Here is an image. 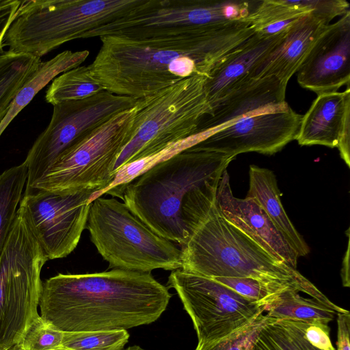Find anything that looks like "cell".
I'll use <instances>...</instances> for the list:
<instances>
[{"label":"cell","mask_w":350,"mask_h":350,"mask_svg":"<svg viewBox=\"0 0 350 350\" xmlns=\"http://www.w3.org/2000/svg\"><path fill=\"white\" fill-rule=\"evenodd\" d=\"M19 0H0V53L3 52V37L21 5Z\"/></svg>","instance_id":"cell-34"},{"label":"cell","mask_w":350,"mask_h":350,"mask_svg":"<svg viewBox=\"0 0 350 350\" xmlns=\"http://www.w3.org/2000/svg\"><path fill=\"white\" fill-rule=\"evenodd\" d=\"M89 53L87 50L64 51L48 61L42 62L33 76L16 94L1 121L0 137L14 118L43 88L60 74L79 66Z\"/></svg>","instance_id":"cell-22"},{"label":"cell","mask_w":350,"mask_h":350,"mask_svg":"<svg viewBox=\"0 0 350 350\" xmlns=\"http://www.w3.org/2000/svg\"><path fill=\"white\" fill-rule=\"evenodd\" d=\"M212 279L263 308L276 293L283 291L252 278L216 277Z\"/></svg>","instance_id":"cell-32"},{"label":"cell","mask_w":350,"mask_h":350,"mask_svg":"<svg viewBox=\"0 0 350 350\" xmlns=\"http://www.w3.org/2000/svg\"><path fill=\"white\" fill-rule=\"evenodd\" d=\"M301 117L288 105L243 118L213 131L195 146L235 157L250 152L273 154L296 139Z\"/></svg>","instance_id":"cell-14"},{"label":"cell","mask_w":350,"mask_h":350,"mask_svg":"<svg viewBox=\"0 0 350 350\" xmlns=\"http://www.w3.org/2000/svg\"><path fill=\"white\" fill-rule=\"evenodd\" d=\"M96 191L25 189L19 207L48 260L64 258L76 248L86 227L90 198Z\"/></svg>","instance_id":"cell-12"},{"label":"cell","mask_w":350,"mask_h":350,"mask_svg":"<svg viewBox=\"0 0 350 350\" xmlns=\"http://www.w3.org/2000/svg\"><path fill=\"white\" fill-rule=\"evenodd\" d=\"M139 99L104 90L53 105L49 125L24 161L27 167L25 188L41 179L65 150L117 114L135 107Z\"/></svg>","instance_id":"cell-10"},{"label":"cell","mask_w":350,"mask_h":350,"mask_svg":"<svg viewBox=\"0 0 350 350\" xmlns=\"http://www.w3.org/2000/svg\"><path fill=\"white\" fill-rule=\"evenodd\" d=\"M286 85L275 77L247 78L213 107L198 132H213L243 118L287 107Z\"/></svg>","instance_id":"cell-17"},{"label":"cell","mask_w":350,"mask_h":350,"mask_svg":"<svg viewBox=\"0 0 350 350\" xmlns=\"http://www.w3.org/2000/svg\"><path fill=\"white\" fill-rule=\"evenodd\" d=\"M217 185L209 191L189 237L181 246L180 269L208 278H252L331 304L297 269L273 258L223 216L216 200Z\"/></svg>","instance_id":"cell-4"},{"label":"cell","mask_w":350,"mask_h":350,"mask_svg":"<svg viewBox=\"0 0 350 350\" xmlns=\"http://www.w3.org/2000/svg\"><path fill=\"white\" fill-rule=\"evenodd\" d=\"M246 197L252 198L261 206L298 257L309 254L308 244L282 206L276 178L271 170L254 165L250 166L249 189Z\"/></svg>","instance_id":"cell-21"},{"label":"cell","mask_w":350,"mask_h":350,"mask_svg":"<svg viewBox=\"0 0 350 350\" xmlns=\"http://www.w3.org/2000/svg\"><path fill=\"white\" fill-rule=\"evenodd\" d=\"M349 245L348 243L347 250L346 252V254L344 257L342 267L341 269V276L342 280V284L345 287H349L350 286V280H349Z\"/></svg>","instance_id":"cell-37"},{"label":"cell","mask_w":350,"mask_h":350,"mask_svg":"<svg viewBox=\"0 0 350 350\" xmlns=\"http://www.w3.org/2000/svg\"><path fill=\"white\" fill-rule=\"evenodd\" d=\"M144 0L21 1L2 42L9 51L41 58L57 46L85 38L118 20Z\"/></svg>","instance_id":"cell-5"},{"label":"cell","mask_w":350,"mask_h":350,"mask_svg":"<svg viewBox=\"0 0 350 350\" xmlns=\"http://www.w3.org/2000/svg\"><path fill=\"white\" fill-rule=\"evenodd\" d=\"M27 180L25 161L0 174V256L16 217Z\"/></svg>","instance_id":"cell-27"},{"label":"cell","mask_w":350,"mask_h":350,"mask_svg":"<svg viewBox=\"0 0 350 350\" xmlns=\"http://www.w3.org/2000/svg\"><path fill=\"white\" fill-rule=\"evenodd\" d=\"M216 200L223 216L278 260L297 267L298 256L261 206L250 197L234 196L226 170L217 187Z\"/></svg>","instance_id":"cell-16"},{"label":"cell","mask_w":350,"mask_h":350,"mask_svg":"<svg viewBox=\"0 0 350 350\" xmlns=\"http://www.w3.org/2000/svg\"><path fill=\"white\" fill-rule=\"evenodd\" d=\"M347 311L334 303L327 304L312 297H303L292 288H286L276 293L264 308V312H266L265 314L269 317L327 324L338 313Z\"/></svg>","instance_id":"cell-23"},{"label":"cell","mask_w":350,"mask_h":350,"mask_svg":"<svg viewBox=\"0 0 350 350\" xmlns=\"http://www.w3.org/2000/svg\"><path fill=\"white\" fill-rule=\"evenodd\" d=\"M123 350H146V349H143L142 347H141L138 345H133V346H130L129 347H126V348L124 349Z\"/></svg>","instance_id":"cell-38"},{"label":"cell","mask_w":350,"mask_h":350,"mask_svg":"<svg viewBox=\"0 0 350 350\" xmlns=\"http://www.w3.org/2000/svg\"><path fill=\"white\" fill-rule=\"evenodd\" d=\"M337 317L338 334L336 350H350V313L347 310L343 313H338Z\"/></svg>","instance_id":"cell-35"},{"label":"cell","mask_w":350,"mask_h":350,"mask_svg":"<svg viewBox=\"0 0 350 350\" xmlns=\"http://www.w3.org/2000/svg\"><path fill=\"white\" fill-rule=\"evenodd\" d=\"M170 298L150 273H59L42 284L40 316L63 332L126 329L156 321Z\"/></svg>","instance_id":"cell-2"},{"label":"cell","mask_w":350,"mask_h":350,"mask_svg":"<svg viewBox=\"0 0 350 350\" xmlns=\"http://www.w3.org/2000/svg\"><path fill=\"white\" fill-rule=\"evenodd\" d=\"M167 283L191 317L198 343L223 340L264 313L263 307L212 278L178 269L172 271Z\"/></svg>","instance_id":"cell-11"},{"label":"cell","mask_w":350,"mask_h":350,"mask_svg":"<svg viewBox=\"0 0 350 350\" xmlns=\"http://www.w3.org/2000/svg\"><path fill=\"white\" fill-rule=\"evenodd\" d=\"M329 23L327 19L311 13L301 17L284 32L279 42L254 66L250 78L275 77L287 85Z\"/></svg>","instance_id":"cell-18"},{"label":"cell","mask_w":350,"mask_h":350,"mask_svg":"<svg viewBox=\"0 0 350 350\" xmlns=\"http://www.w3.org/2000/svg\"><path fill=\"white\" fill-rule=\"evenodd\" d=\"M234 158L193 146L133 180L120 198L154 232L182 246L210 187Z\"/></svg>","instance_id":"cell-3"},{"label":"cell","mask_w":350,"mask_h":350,"mask_svg":"<svg viewBox=\"0 0 350 350\" xmlns=\"http://www.w3.org/2000/svg\"><path fill=\"white\" fill-rule=\"evenodd\" d=\"M64 332L39 315L29 325L20 342L22 350H55L62 348Z\"/></svg>","instance_id":"cell-31"},{"label":"cell","mask_w":350,"mask_h":350,"mask_svg":"<svg viewBox=\"0 0 350 350\" xmlns=\"http://www.w3.org/2000/svg\"><path fill=\"white\" fill-rule=\"evenodd\" d=\"M105 90L88 66H78L56 77L46 91L45 100L53 106L83 99Z\"/></svg>","instance_id":"cell-28"},{"label":"cell","mask_w":350,"mask_h":350,"mask_svg":"<svg viewBox=\"0 0 350 350\" xmlns=\"http://www.w3.org/2000/svg\"><path fill=\"white\" fill-rule=\"evenodd\" d=\"M350 114V88L320 94L302 116L296 140L301 146L335 148L345 118Z\"/></svg>","instance_id":"cell-20"},{"label":"cell","mask_w":350,"mask_h":350,"mask_svg":"<svg viewBox=\"0 0 350 350\" xmlns=\"http://www.w3.org/2000/svg\"><path fill=\"white\" fill-rule=\"evenodd\" d=\"M260 1L144 0L125 16L92 31V37L135 29H192L245 20Z\"/></svg>","instance_id":"cell-13"},{"label":"cell","mask_w":350,"mask_h":350,"mask_svg":"<svg viewBox=\"0 0 350 350\" xmlns=\"http://www.w3.org/2000/svg\"><path fill=\"white\" fill-rule=\"evenodd\" d=\"M308 323L292 319L269 323L260 332L251 350H321L304 336Z\"/></svg>","instance_id":"cell-26"},{"label":"cell","mask_w":350,"mask_h":350,"mask_svg":"<svg viewBox=\"0 0 350 350\" xmlns=\"http://www.w3.org/2000/svg\"><path fill=\"white\" fill-rule=\"evenodd\" d=\"M55 350H65V349H63V348H61V349H55Z\"/></svg>","instance_id":"cell-40"},{"label":"cell","mask_w":350,"mask_h":350,"mask_svg":"<svg viewBox=\"0 0 350 350\" xmlns=\"http://www.w3.org/2000/svg\"><path fill=\"white\" fill-rule=\"evenodd\" d=\"M254 33L247 19L209 28L126 30L99 37L101 47L88 67L105 90L142 98L187 78L207 77Z\"/></svg>","instance_id":"cell-1"},{"label":"cell","mask_w":350,"mask_h":350,"mask_svg":"<svg viewBox=\"0 0 350 350\" xmlns=\"http://www.w3.org/2000/svg\"><path fill=\"white\" fill-rule=\"evenodd\" d=\"M285 31L268 38L254 33L215 66L206 79V90L211 108L250 78L254 66L279 42Z\"/></svg>","instance_id":"cell-19"},{"label":"cell","mask_w":350,"mask_h":350,"mask_svg":"<svg viewBox=\"0 0 350 350\" xmlns=\"http://www.w3.org/2000/svg\"><path fill=\"white\" fill-rule=\"evenodd\" d=\"M9 350H22L18 346L15 345Z\"/></svg>","instance_id":"cell-39"},{"label":"cell","mask_w":350,"mask_h":350,"mask_svg":"<svg viewBox=\"0 0 350 350\" xmlns=\"http://www.w3.org/2000/svg\"><path fill=\"white\" fill-rule=\"evenodd\" d=\"M310 12L304 0H264L260 1L247 21L255 33L268 38L282 33Z\"/></svg>","instance_id":"cell-24"},{"label":"cell","mask_w":350,"mask_h":350,"mask_svg":"<svg viewBox=\"0 0 350 350\" xmlns=\"http://www.w3.org/2000/svg\"><path fill=\"white\" fill-rule=\"evenodd\" d=\"M304 336L314 347L321 350H336L329 337L328 324L322 322L309 323L305 330Z\"/></svg>","instance_id":"cell-33"},{"label":"cell","mask_w":350,"mask_h":350,"mask_svg":"<svg viewBox=\"0 0 350 350\" xmlns=\"http://www.w3.org/2000/svg\"><path fill=\"white\" fill-rule=\"evenodd\" d=\"M129 338L126 329L64 332L62 348L65 350H123Z\"/></svg>","instance_id":"cell-29"},{"label":"cell","mask_w":350,"mask_h":350,"mask_svg":"<svg viewBox=\"0 0 350 350\" xmlns=\"http://www.w3.org/2000/svg\"><path fill=\"white\" fill-rule=\"evenodd\" d=\"M85 228L109 268L150 273L181 267L180 250L118 200L100 196L92 201Z\"/></svg>","instance_id":"cell-6"},{"label":"cell","mask_w":350,"mask_h":350,"mask_svg":"<svg viewBox=\"0 0 350 350\" xmlns=\"http://www.w3.org/2000/svg\"><path fill=\"white\" fill-rule=\"evenodd\" d=\"M138 103L65 150L41 179L25 189L59 191L106 188L113 179L120 154L132 137Z\"/></svg>","instance_id":"cell-9"},{"label":"cell","mask_w":350,"mask_h":350,"mask_svg":"<svg viewBox=\"0 0 350 350\" xmlns=\"http://www.w3.org/2000/svg\"><path fill=\"white\" fill-rule=\"evenodd\" d=\"M297 72L300 86L317 95L349 84L350 11L327 27Z\"/></svg>","instance_id":"cell-15"},{"label":"cell","mask_w":350,"mask_h":350,"mask_svg":"<svg viewBox=\"0 0 350 350\" xmlns=\"http://www.w3.org/2000/svg\"><path fill=\"white\" fill-rule=\"evenodd\" d=\"M41 59L9 50L0 53V122L16 94L37 70Z\"/></svg>","instance_id":"cell-25"},{"label":"cell","mask_w":350,"mask_h":350,"mask_svg":"<svg viewBox=\"0 0 350 350\" xmlns=\"http://www.w3.org/2000/svg\"><path fill=\"white\" fill-rule=\"evenodd\" d=\"M47 260L18 207L0 256V350L18 345L40 315V273Z\"/></svg>","instance_id":"cell-8"},{"label":"cell","mask_w":350,"mask_h":350,"mask_svg":"<svg viewBox=\"0 0 350 350\" xmlns=\"http://www.w3.org/2000/svg\"><path fill=\"white\" fill-rule=\"evenodd\" d=\"M275 320L277 319L262 313L249 325L223 340L211 343H198L195 350H251L263 327Z\"/></svg>","instance_id":"cell-30"},{"label":"cell","mask_w":350,"mask_h":350,"mask_svg":"<svg viewBox=\"0 0 350 350\" xmlns=\"http://www.w3.org/2000/svg\"><path fill=\"white\" fill-rule=\"evenodd\" d=\"M336 148L341 158L350 167V114L345 118Z\"/></svg>","instance_id":"cell-36"},{"label":"cell","mask_w":350,"mask_h":350,"mask_svg":"<svg viewBox=\"0 0 350 350\" xmlns=\"http://www.w3.org/2000/svg\"><path fill=\"white\" fill-rule=\"evenodd\" d=\"M206 77L187 78L140 98L132 137L120 154L113 174L122 165L157 152L197 133L212 111Z\"/></svg>","instance_id":"cell-7"}]
</instances>
